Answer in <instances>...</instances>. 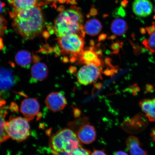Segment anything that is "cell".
I'll return each mask as SVG.
<instances>
[{"instance_id": "obj_14", "label": "cell", "mask_w": 155, "mask_h": 155, "mask_svg": "<svg viewBox=\"0 0 155 155\" xmlns=\"http://www.w3.org/2000/svg\"><path fill=\"white\" fill-rule=\"evenodd\" d=\"M79 58L81 62L86 65L93 64L99 67L102 64V61L98 58L97 54L92 49L83 51Z\"/></svg>"}, {"instance_id": "obj_17", "label": "cell", "mask_w": 155, "mask_h": 155, "mask_svg": "<svg viewBox=\"0 0 155 155\" xmlns=\"http://www.w3.org/2000/svg\"><path fill=\"white\" fill-rule=\"evenodd\" d=\"M15 59L19 66L27 68L30 67L33 60L30 52L25 50L18 52L15 55Z\"/></svg>"}, {"instance_id": "obj_10", "label": "cell", "mask_w": 155, "mask_h": 155, "mask_svg": "<svg viewBox=\"0 0 155 155\" xmlns=\"http://www.w3.org/2000/svg\"><path fill=\"white\" fill-rule=\"evenodd\" d=\"M77 137L79 140L84 144H91L96 139V130L93 126L88 124H85L78 130Z\"/></svg>"}, {"instance_id": "obj_28", "label": "cell", "mask_w": 155, "mask_h": 155, "mask_svg": "<svg viewBox=\"0 0 155 155\" xmlns=\"http://www.w3.org/2000/svg\"><path fill=\"white\" fill-rule=\"evenodd\" d=\"M113 155H128L126 152L120 151L114 153Z\"/></svg>"}, {"instance_id": "obj_36", "label": "cell", "mask_w": 155, "mask_h": 155, "mask_svg": "<svg viewBox=\"0 0 155 155\" xmlns=\"http://www.w3.org/2000/svg\"><path fill=\"white\" fill-rule=\"evenodd\" d=\"M39 1H40V0H39Z\"/></svg>"}, {"instance_id": "obj_7", "label": "cell", "mask_w": 155, "mask_h": 155, "mask_svg": "<svg viewBox=\"0 0 155 155\" xmlns=\"http://www.w3.org/2000/svg\"><path fill=\"white\" fill-rule=\"evenodd\" d=\"M18 78L12 70L0 68V97L6 95L15 86Z\"/></svg>"}, {"instance_id": "obj_32", "label": "cell", "mask_w": 155, "mask_h": 155, "mask_svg": "<svg viewBox=\"0 0 155 155\" xmlns=\"http://www.w3.org/2000/svg\"><path fill=\"white\" fill-rule=\"evenodd\" d=\"M153 89V87L152 86H150V85H148L147 86V90L148 91L150 92V91H152Z\"/></svg>"}, {"instance_id": "obj_20", "label": "cell", "mask_w": 155, "mask_h": 155, "mask_svg": "<svg viewBox=\"0 0 155 155\" xmlns=\"http://www.w3.org/2000/svg\"><path fill=\"white\" fill-rule=\"evenodd\" d=\"M111 29L112 32L115 35L121 36L127 31L128 26L127 22L124 19L117 18L112 22Z\"/></svg>"}, {"instance_id": "obj_26", "label": "cell", "mask_w": 155, "mask_h": 155, "mask_svg": "<svg viewBox=\"0 0 155 155\" xmlns=\"http://www.w3.org/2000/svg\"><path fill=\"white\" fill-rule=\"evenodd\" d=\"M91 155H106L104 151L100 150H94Z\"/></svg>"}, {"instance_id": "obj_30", "label": "cell", "mask_w": 155, "mask_h": 155, "mask_svg": "<svg viewBox=\"0 0 155 155\" xmlns=\"http://www.w3.org/2000/svg\"><path fill=\"white\" fill-rule=\"evenodd\" d=\"M3 40L1 37H0V50L3 49Z\"/></svg>"}, {"instance_id": "obj_23", "label": "cell", "mask_w": 155, "mask_h": 155, "mask_svg": "<svg viewBox=\"0 0 155 155\" xmlns=\"http://www.w3.org/2000/svg\"><path fill=\"white\" fill-rule=\"evenodd\" d=\"M7 23L5 19L0 15V36L4 34L6 29Z\"/></svg>"}, {"instance_id": "obj_8", "label": "cell", "mask_w": 155, "mask_h": 155, "mask_svg": "<svg viewBox=\"0 0 155 155\" xmlns=\"http://www.w3.org/2000/svg\"><path fill=\"white\" fill-rule=\"evenodd\" d=\"M40 110L39 103L35 98H26L21 102L20 111L29 121L38 116Z\"/></svg>"}, {"instance_id": "obj_33", "label": "cell", "mask_w": 155, "mask_h": 155, "mask_svg": "<svg viewBox=\"0 0 155 155\" xmlns=\"http://www.w3.org/2000/svg\"><path fill=\"white\" fill-rule=\"evenodd\" d=\"M5 5H4V4L0 1V12L2 11L3 7Z\"/></svg>"}, {"instance_id": "obj_22", "label": "cell", "mask_w": 155, "mask_h": 155, "mask_svg": "<svg viewBox=\"0 0 155 155\" xmlns=\"http://www.w3.org/2000/svg\"><path fill=\"white\" fill-rule=\"evenodd\" d=\"M91 153V152L90 150L80 147L74 150L71 153V155H90Z\"/></svg>"}, {"instance_id": "obj_27", "label": "cell", "mask_w": 155, "mask_h": 155, "mask_svg": "<svg viewBox=\"0 0 155 155\" xmlns=\"http://www.w3.org/2000/svg\"><path fill=\"white\" fill-rule=\"evenodd\" d=\"M52 154H53V155H71V153H68L65 152L62 153L52 152Z\"/></svg>"}, {"instance_id": "obj_18", "label": "cell", "mask_w": 155, "mask_h": 155, "mask_svg": "<svg viewBox=\"0 0 155 155\" xmlns=\"http://www.w3.org/2000/svg\"><path fill=\"white\" fill-rule=\"evenodd\" d=\"M14 10H21L38 7L39 0H8Z\"/></svg>"}, {"instance_id": "obj_15", "label": "cell", "mask_w": 155, "mask_h": 155, "mask_svg": "<svg viewBox=\"0 0 155 155\" xmlns=\"http://www.w3.org/2000/svg\"><path fill=\"white\" fill-rule=\"evenodd\" d=\"M126 144L131 155H148L146 151L140 147V143L137 137H129L126 141Z\"/></svg>"}, {"instance_id": "obj_29", "label": "cell", "mask_w": 155, "mask_h": 155, "mask_svg": "<svg viewBox=\"0 0 155 155\" xmlns=\"http://www.w3.org/2000/svg\"><path fill=\"white\" fill-rule=\"evenodd\" d=\"M151 136L152 137V139L154 141H155V128L152 129V132L151 134Z\"/></svg>"}, {"instance_id": "obj_6", "label": "cell", "mask_w": 155, "mask_h": 155, "mask_svg": "<svg viewBox=\"0 0 155 155\" xmlns=\"http://www.w3.org/2000/svg\"><path fill=\"white\" fill-rule=\"evenodd\" d=\"M101 76V71L99 67L93 64H87L79 70L77 78L80 84L87 85L98 80Z\"/></svg>"}, {"instance_id": "obj_13", "label": "cell", "mask_w": 155, "mask_h": 155, "mask_svg": "<svg viewBox=\"0 0 155 155\" xmlns=\"http://www.w3.org/2000/svg\"><path fill=\"white\" fill-rule=\"evenodd\" d=\"M7 114L6 102L0 97V145L9 138L5 129V118Z\"/></svg>"}, {"instance_id": "obj_35", "label": "cell", "mask_w": 155, "mask_h": 155, "mask_svg": "<svg viewBox=\"0 0 155 155\" xmlns=\"http://www.w3.org/2000/svg\"><path fill=\"white\" fill-rule=\"evenodd\" d=\"M154 19H155V16H154Z\"/></svg>"}, {"instance_id": "obj_9", "label": "cell", "mask_w": 155, "mask_h": 155, "mask_svg": "<svg viewBox=\"0 0 155 155\" xmlns=\"http://www.w3.org/2000/svg\"><path fill=\"white\" fill-rule=\"evenodd\" d=\"M45 104L48 109L53 112H57L64 109L67 104V101L61 93L54 92L47 96Z\"/></svg>"}, {"instance_id": "obj_31", "label": "cell", "mask_w": 155, "mask_h": 155, "mask_svg": "<svg viewBox=\"0 0 155 155\" xmlns=\"http://www.w3.org/2000/svg\"><path fill=\"white\" fill-rule=\"evenodd\" d=\"M146 29L144 28H141L140 29V32L141 34H144L146 33Z\"/></svg>"}, {"instance_id": "obj_16", "label": "cell", "mask_w": 155, "mask_h": 155, "mask_svg": "<svg viewBox=\"0 0 155 155\" xmlns=\"http://www.w3.org/2000/svg\"><path fill=\"white\" fill-rule=\"evenodd\" d=\"M145 116L151 122L155 121V98L147 99L139 103Z\"/></svg>"}, {"instance_id": "obj_19", "label": "cell", "mask_w": 155, "mask_h": 155, "mask_svg": "<svg viewBox=\"0 0 155 155\" xmlns=\"http://www.w3.org/2000/svg\"><path fill=\"white\" fill-rule=\"evenodd\" d=\"M84 28L85 32L87 34L94 36L99 33L102 30V26L98 19H92L87 21Z\"/></svg>"}, {"instance_id": "obj_34", "label": "cell", "mask_w": 155, "mask_h": 155, "mask_svg": "<svg viewBox=\"0 0 155 155\" xmlns=\"http://www.w3.org/2000/svg\"><path fill=\"white\" fill-rule=\"evenodd\" d=\"M154 12H155V8H154Z\"/></svg>"}, {"instance_id": "obj_24", "label": "cell", "mask_w": 155, "mask_h": 155, "mask_svg": "<svg viewBox=\"0 0 155 155\" xmlns=\"http://www.w3.org/2000/svg\"><path fill=\"white\" fill-rule=\"evenodd\" d=\"M147 31L149 35H151L155 32V24L154 22L153 23L152 26L147 27L146 28Z\"/></svg>"}, {"instance_id": "obj_21", "label": "cell", "mask_w": 155, "mask_h": 155, "mask_svg": "<svg viewBox=\"0 0 155 155\" xmlns=\"http://www.w3.org/2000/svg\"><path fill=\"white\" fill-rule=\"evenodd\" d=\"M143 44L145 48L152 54L155 53V32L151 35L147 40L143 41Z\"/></svg>"}, {"instance_id": "obj_25", "label": "cell", "mask_w": 155, "mask_h": 155, "mask_svg": "<svg viewBox=\"0 0 155 155\" xmlns=\"http://www.w3.org/2000/svg\"><path fill=\"white\" fill-rule=\"evenodd\" d=\"M60 3H71V4H75L76 0H57Z\"/></svg>"}, {"instance_id": "obj_37", "label": "cell", "mask_w": 155, "mask_h": 155, "mask_svg": "<svg viewBox=\"0 0 155 155\" xmlns=\"http://www.w3.org/2000/svg\"></svg>"}, {"instance_id": "obj_11", "label": "cell", "mask_w": 155, "mask_h": 155, "mask_svg": "<svg viewBox=\"0 0 155 155\" xmlns=\"http://www.w3.org/2000/svg\"><path fill=\"white\" fill-rule=\"evenodd\" d=\"M133 12L137 16L145 17L152 13L153 6L150 0H135L132 5Z\"/></svg>"}, {"instance_id": "obj_4", "label": "cell", "mask_w": 155, "mask_h": 155, "mask_svg": "<svg viewBox=\"0 0 155 155\" xmlns=\"http://www.w3.org/2000/svg\"><path fill=\"white\" fill-rule=\"evenodd\" d=\"M29 121L26 118L11 116L6 121L5 131L9 138L18 141H24L30 134Z\"/></svg>"}, {"instance_id": "obj_1", "label": "cell", "mask_w": 155, "mask_h": 155, "mask_svg": "<svg viewBox=\"0 0 155 155\" xmlns=\"http://www.w3.org/2000/svg\"><path fill=\"white\" fill-rule=\"evenodd\" d=\"M10 15L15 30L26 39L35 38L43 29V15L38 7L18 10L13 9Z\"/></svg>"}, {"instance_id": "obj_12", "label": "cell", "mask_w": 155, "mask_h": 155, "mask_svg": "<svg viewBox=\"0 0 155 155\" xmlns=\"http://www.w3.org/2000/svg\"><path fill=\"white\" fill-rule=\"evenodd\" d=\"M31 83H37L43 81L47 77L48 69L45 64L37 62L32 66L31 71Z\"/></svg>"}, {"instance_id": "obj_5", "label": "cell", "mask_w": 155, "mask_h": 155, "mask_svg": "<svg viewBox=\"0 0 155 155\" xmlns=\"http://www.w3.org/2000/svg\"><path fill=\"white\" fill-rule=\"evenodd\" d=\"M84 38L78 34H71L58 38V45L61 53L64 55L80 57L83 51Z\"/></svg>"}, {"instance_id": "obj_2", "label": "cell", "mask_w": 155, "mask_h": 155, "mask_svg": "<svg viewBox=\"0 0 155 155\" xmlns=\"http://www.w3.org/2000/svg\"><path fill=\"white\" fill-rule=\"evenodd\" d=\"M83 17L80 10L76 7L63 11L54 23V32L58 38L71 34H76L84 37Z\"/></svg>"}, {"instance_id": "obj_3", "label": "cell", "mask_w": 155, "mask_h": 155, "mask_svg": "<svg viewBox=\"0 0 155 155\" xmlns=\"http://www.w3.org/2000/svg\"><path fill=\"white\" fill-rule=\"evenodd\" d=\"M80 140L71 130L65 129L52 136L50 141L52 152L71 153L75 149L81 146Z\"/></svg>"}]
</instances>
